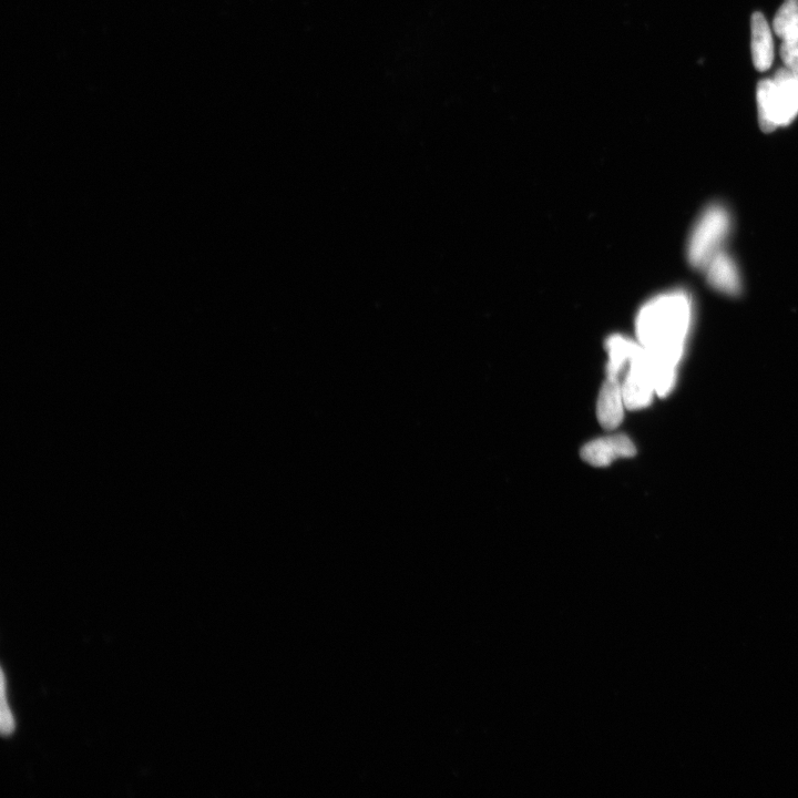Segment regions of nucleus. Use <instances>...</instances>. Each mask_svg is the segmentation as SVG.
<instances>
[{
  "mask_svg": "<svg viewBox=\"0 0 798 798\" xmlns=\"http://www.w3.org/2000/svg\"><path fill=\"white\" fill-rule=\"evenodd\" d=\"M693 315L688 292L673 290L653 296L637 315L638 343L658 360L677 367L689 340Z\"/></svg>",
  "mask_w": 798,
  "mask_h": 798,
  "instance_id": "nucleus-1",
  "label": "nucleus"
},
{
  "mask_svg": "<svg viewBox=\"0 0 798 798\" xmlns=\"http://www.w3.org/2000/svg\"><path fill=\"white\" fill-rule=\"evenodd\" d=\"M732 228L731 214L721 204L705 209L694 224L688 242V259L695 269L705 266L720 252Z\"/></svg>",
  "mask_w": 798,
  "mask_h": 798,
  "instance_id": "nucleus-2",
  "label": "nucleus"
},
{
  "mask_svg": "<svg viewBox=\"0 0 798 798\" xmlns=\"http://www.w3.org/2000/svg\"><path fill=\"white\" fill-rule=\"evenodd\" d=\"M772 84L776 126H789L798 116V77L784 67L776 71Z\"/></svg>",
  "mask_w": 798,
  "mask_h": 798,
  "instance_id": "nucleus-3",
  "label": "nucleus"
},
{
  "mask_svg": "<svg viewBox=\"0 0 798 798\" xmlns=\"http://www.w3.org/2000/svg\"><path fill=\"white\" fill-rule=\"evenodd\" d=\"M636 454V446L624 435L596 439L581 450L582 459L596 467H607L619 458H630Z\"/></svg>",
  "mask_w": 798,
  "mask_h": 798,
  "instance_id": "nucleus-4",
  "label": "nucleus"
},
{
  "mask_svg": "<svg viewBox=\"0 0 798 798\" xmlns=\"http://www.w3.org/2000/svg\"><path fill=\"white\" fill-rule=\"evenodd\" d=\"M712 288L735 296L742 291L741 273L736 262L725 251L720 252L703 269Z\"/></svg>",
  "mask_w": 798,
  "mask_h": 798,
  "instance_id": "nucleus-5",
  "label": "nucleus"
},
{
  "mask_svg": "<svg viewBox=\"0 0 798 798\" xmlns=\"http://www.w3.org/2000/svg\"><path fill=\"white\" fill-rule=\"evenodd\" d=\"M624 405L622 383L619 378L607 377L597 404V415L601 426L607 431L617 428L623 419Z\"/></svg>",
  "mask_w": 798,
  "mask_h": 798,
  "instance_id": "nucleus-6",
  "label": "nucleus"
},
{
  "mask_svg": "<svg viewBox=\"0 0 798 798\" xmlns=\"http://www.w3.org/2000/svg\"><path fill=\"white\" fill-rule=\"evenodd\" d=\"M751 34L754 67L759 71H767L774 61V40L771 27L761 13L752 16Z\"/></svg>",
  "mask_w": 798,
  "mask_h": 798,
  "instance_id": "nucleus-7",
  "label": "nucleus"
},
{
  "mask_svg": "<svg viewBox=\"0 0 798 798\" xmlns=\"http://www.w3.org/2000/svg\"><path fill=\"white\" fill-rule=\"evenodd\" d=\"M638 342L626 336L613 335L607 341L606 349L609 355L607 377L619 378L626 370L631 357L637 349Z\"/></svg>",
  "mask_w": 798,
  "mask_h": 798,
  "instance_id": "nucleus-8",
  "label": "nucleus"
},
{
  "mask_svg": "<svg viewBox=\"0 0 798 798\" xmlns=\"http://www.w3.org/2000/svg\"><path fill=\"white\" fill-rule=\"evenodd\" d=\"M757 111H759L760 127L764 132H772L777 129L775 120V108L773 101L772 79L760 81L756 89Z\"/></svg>",
  "mask_w": 798,
  "mask_h": 798,
  "instance_id": "nucleus-9",
  "label": "nucleus"
},
{
  "mask_svg": "<svg viewBox=\"0 0 798 798\" xmlns=\"http://www.w3.org/2000/svg\"><path fill=\"white\" fill-rule=\"evenodd\" d=\"M773 30L782 40L798 36V0H785L775 15Z\"/></svg>",
  "mask_w": 798,
  "mask_h": 798,
  "instance_id": "nucleus-10",
  "label": "nucleus"
},
{
  "mask_svg": "<svg viewBox=\"0 0 798 798\" xmlns=\"http://www.w3.org/2000/svg\"><path fill=\"white\" fill-rule=\"evenodd\" d=\"M781 58L785 68L798 77V36L783 40Z\"/></svg>",
  "mask_w": 798,
  "mask_h": 798,
  "instance_id": "nucleus-11",
  "label": "nucleus"
},
{
  "mask_svg": "<svg viewBox=\"0 0 798 798\" xmlns=\"http://www.w3.org/2000/svg\"><path fill=\"white\" fill-rule=\"evenodd\" d=\"M2 733L7 738V736L12 735L16 729V723L14 720V715L12 711H10L6 699V680H5V673L2 672Z\"/></svg>",
  "mask_w": 798,
  "mask_h": 798,
  "instance_id": "nucleus-12",
  "label": "nucleus"
}]
</instances>
